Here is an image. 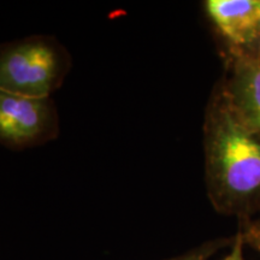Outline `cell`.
Returning <instances> with one entry per match:
<instances>
[{
  "mask_svg": "<svg viewBox=\"0 0 260 260\" xmlns=\"http://www.w3.org/2000/svg\"><path fill=\"white\" fill-rule=\"evenodd\" d=\"M205 183L218 213L242 220L260 212V134L236 115L219 84L205 109Z\"/></svg>",
  "mask_w": 260,
  "mask_h": 260,
  "instance_id": "1",
  "label": "cell"
},
{
  "mask_svg": "<svg viewBox=\"0 0 260 260\" xmlns=\"http://www.w3.org/2000/svg\"><path fill=\"white\" fill-rule=\"evenodd\" d=\"M232 242L233 239H224V237L209 240V241H205L201 245L194 247V248L182 253L180 255L172 256V258L165 260H209L220 249L232 246Z\"/></svg>",
  "mask_w": 260,
  "mask_h": 260,
  "instance_id": "6",
  "label": "cell"
},
{
  "mask_svg": "<svg viewBox=\"0 0 260 260\" xmlns=\"http://www.w3.org/2000/svg\"><path fill=\"white\" fill-rule=\"evenodd\" d=\"M59 116L52 98L21 95L0 89V145L23 151L59 135Z\"/></svg>",
  "mask_w": 260,
  "mask_h": 260,
  "instance_id": "3",
  "label": "cell"
},
{
  "mask_svg": "<svg viewBox=\"0 0 260 260\" xmlns=\"http://www.w3.org/2000/svg\"><path fill=\"white\" fill-rule=\"evenodd\" d=\"M204 8L228 50L253 52L259 40L260 0H206Z\"/></svg>",
  "mask_w": 260,
  "mask_h": 260,
  "instance_id": "5",
  "label": "cell"
},
{
  "mask_svg": "<svg viewBox=\"0 0 260 260\" xmlns=\"http://www.w3.org/2000/svg\"><path fill=\"white\" fill-rule=\"evenodd\" d=\"M239 230L242 234L245 245H248L260 254V218L242 220L240 222Z\"/></svg>",
  "mask_w": 260,
  "mask_h": 260,
  "instance_id": "7",
  "label": "cell"
},
{
  "mask_svg": "<svg viewBox=\"0 0 260 260\" xmlns=\"http://www.w3.org/2000/svg\"><path fill=\"white\" fill-rule=\"evenodd\" d=\"M73 60L50 35H30L0 44V89L21 95L51 98L60 88Z\"/></svg>",
  "mask_w": 260,
  "mask_h": 260,
  "instance_id": "2",
  "label": "cell"
},
{
  "mask_svg": "<svg viewBox=\"0 0 260 260\" xmlns=\"http://www.w3.org/2000/svg\"><path fill=\"white\" fill-rule=\"evenodd\" d=\"M252 53L254 54L255 58H256V59H258V61L260 63V39L258 40V42H256V44H255L254 50H253Z\"/></svg>",
  "mask_w": 260,
  "mask_h": 260,
  "instance_id": "9",
  "label": "cell"
},
{
  "mask_svg": "<svg viewBox=\"0 0 260 260\" xmlns=\"http://www.w3.org/2000/svg\"><path fill=\"white\" fill-rule=\"evenodd\" d=\"M232 249L224 258L219 260H245V255H243V248H245V241H243V236L241 232H237V234L234 236L232 242Z\"/></svg>",
  "mask_w": 260,
  "mask_h": 260,
  "instance_id": "8",
  "label": "cell"
},
{
  "mask_svg": "<svg viewBox=\"0 0 260 260\" xmlns=\"http://www.w3.org/2000/svg\"><path fill=\"white\" fill-rule=\"evenodd\" d=\"M220 89L240 119L260 134V63L252 52L226 50Z\"/></svg>",
  "mask_w": 260,
  "mask_h": 260,
  "instance_id": "4",
  "label": "cell"
},
{
  "mask_svg": "<svg viewBox=\"0 0 260 260\" xmlns=\"http://www.w3.org/2000/svg\"><path fill=\"white\" fill-rule=\"evenodd\" d=\"M256 29H258V35L260 39V9H259V15H258V25H256Z\"/></svg>",
  "mask_w": 260,
  "mask_h": 260,
  "instance_id": "10",
  "label": "cell"
}]
</instances>
